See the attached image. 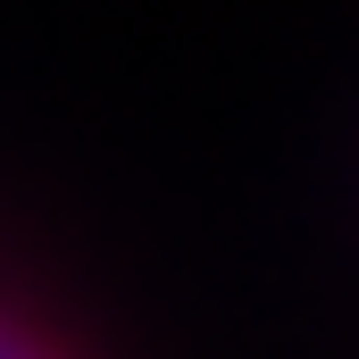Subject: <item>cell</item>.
<instances>
[{
	"label": "cell",
	"mask_w": 359,
	"mask_h": 359,
	"mask_svg": "<svg viewBox=\"0 0 359 359\" xmlns=\"http://www.w3.org/2000/svg\"><path fill=\"white\" fill-rule=\"evenodd\" d=\"M0 359H59V351H50V343H34L25 326H8V318H0Z\"/></svg>",
	"instance_id": "1"
}]
</instances>
